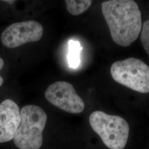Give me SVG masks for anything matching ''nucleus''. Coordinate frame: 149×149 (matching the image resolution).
<instances>
[{
	"label": "nucleus",
	"mask_w": 149,
	"mask_h": 149,
	"mask_svg": "<svg viewBox=\"0 0 149 149\" xmlns=\"http://www.w3.org/2000/svg\"><path fill=\"white\" fill-rule=\"evenodd\" d=\"M102 12L113 41L129 47L138 38L141 30V13L133 0H109L102 2Z\"/></svg>",
	"instance_id": "obj_1"
},
{
	"label": "nucleus",
	"mask_w": 149,
	"mask_h": 149,
	"mask_svg": "<svg viewBox=\"0 0 149 149\" xmlns=\"http://www.w3.org/2000/svg\"><path fill=\"white\" fill-rule=\"evenodd\" d=\"M21 123L13 137L20 149H39L43 144V132L47 120V113L36 105L23 107L20 112Z\"/></svg>",
	"instance_id": "obj_2"
},
{
	"label": "nucleus",
	"mask_w": 149,
	"mask_h": 149,
	"mask_svg": "<svg viewBox=\"0 0 149 149\" xmlns=\"http://www.w3.org/2000/svg\"><path fill=\"white\" fill-rule=\"evenodd\" d=\"M89 122L93 130L110 149H123L128 141L129 126L122 117L102 111L91 114Z\"/></svg>",
	"instance_id": "obj_3"
},
{
	"label": "nucleus",
	"mask_w": 149,
	"mask_h": 149,
	"mask_svg": "<svg viewBox=\"0 0 149 149\" xmlns=\"http://www.w3.org/2000/svg\"><path fill=\"white\" fill-rule=\"evenodd\" d=\"M118 84L142 93L149 92V66L140 59L129 58L116 61L111 68Z\"/></svg>",
	"instance_id": "obj_4"
},
{
	"label": "nucleus",
	"mask_w": 149,
	"mask_h": 149,
	"mask_svg": "<svg viewBox=\"0 0 149 149\" xmlns=\"http://www.w3.org/2000/svg\"><path fill=\"white\" fill-rule=\"evenodd\" d=\"M46 99L54 106L70 113H80L85 109L83 100L74 87L66 81H57L49 86L45 91Z\"/></svg>",
	"instance_id": "obj_5"
},
{
	"label": "nucleus",
	"mask_w": 149,
	"mask_h": 149,
	"mask_svg": "<svg viewBox=\"0 0 149 149\" xmlns=\"http://www.w3.org/2000/svg\"><path fill=\"white\" fill-rule=\"evenodd\" d=\"M43 34L42 25L31 20L10 25L2 33L1 40L6 48H17L26 43L39 41Z\"/></svg>",
	"instance_id": "obj_6"
},
{
	"label": "nucleus",
	"mask_w": 149,
	"mask_h": 149,
	"mask_svg": "<svg viewBox=\"0 0 149 149\" xmlns=\"http://www.w3.org/2000/svg\"><path fill=\"white\" fill-rule=\"evenodd\" d=\"M21 123L18 106L7 99L0 104V143L11 141Z\"/></svg>",
	"instance_id": "obj_7"
},
{
	"label": "nucleus",
	"mask_w": 149,
	"mask_h": 149,
	"mask_svg": "<svg viewBox=\"0 0 149 149\" xmlns=\"http://www.w3.org/2000/svg\"><path fill=\"white\" fill-rule=\"evenodd\" d=\"M67 10L74 16H78L87 11L90 7L92 1L91 0H65Z\"/></svg>",
	"instance_id": "obj_8"
},
{
	"label": "nucleus",
	"mask_w": 149,
	"mask_h": 149,
	"mask_svg": "<svg viewBox=\"0 0 149 149\" xmlns=\"http://www.w3.org/2000/svg\"><path fill=\"white\" fill-rule=\"evenodd\" d=\"M82 49L79 42L73 40H69L68 63L71 68H77L80 65V53Z\"/></svg>",
	"instance_id": "obj_9"
},
{
	"label": "nucleus",
	"mask_w": 149,
	"mask_h": 149,
	"mask_svg": "<svg viewBox=\"0 0 149 149\" xmlns=\"http://www.w3.org/2000/svg\"><path fill=\"white\" fill-rule=\"evenodd\" d=\"M141 41L145 50L149 55V19L143 24L141 33Z\"/></svg>",
	"instance_id": "obj_10"
},
{
	"label": "nucleus",
	"mask_w": 149,
	"mask_h": 149,
	"mask_svg": "<svg viewBox=\"0 0 149 149\" xmlns=\"http://www.w3.org/2000/svg\"><path fill=\"white\" fill-rule=\"evenodd\" d=\"M3 65H4L3 60L1 58H0V71L2 69V68L3 67ZM3 78L0 76V87L3 84Z\"/></svg>",
	"instance_id": "obj_11"
},
{
	"label": "nucleus",
	"mask_w": 149,
	"mask_h": 149,
	"mask_svg": "<svg viewBox=\"0 0 149 149\" xmlns=\"http://www.w3.org/2000/svg\"><path fill=\"white\" fill-rule=\"evenodd\" d=\"M3 1L6 2H7V3H10V4H12V3H13L15 2V1H8V0Z\"/></svg>",
	"instance_id": "obj_12"
}]
</instances>
